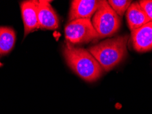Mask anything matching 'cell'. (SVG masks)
<instances>
[{"label":"cell","mask_w":152,"mask_h":114,"mask_svg":"<svg viewBox=\"0 0 152 114\" xmlns=\"http://www.w3.org/2000/svg\"><path fill=\"white\" fill-rule=\"evenodd\" d=\"M128 39L127 35L118 36L91 46L88 51L99 62L103 70L108 72L126 57Z\"/></svg>","instance_id":"7a4b0ae2"},{"label":"cell","mask_w":152,"mask_h":114,"mask_svg":"<svg viewBox=\"0 0 152 114\" xmlns=\"http://www.w3.org/2000/svg\"><path fill=\"white\" fill-rule=\"evenodd\" d=\"M2 66V64L1 63V62H0V66Z\"/></svg>","instance_id":"4fadbf2b"},{"label":"cell","mask_w":152,"mask_h":114,"mask_svg":"<svg viewBox=\"0 0 152 114\" xmlns=\"http://www.w3.org/2000/svg\"><path fill=\"white\" fill-rule=\"evenodd\" d=\"M92 24L99 38L113 36L119 30L121 21L107 1H102L100 7L93 15Z\"/></svg>","instance_id":"3957f363"},{"label":"cell","mask_w":152,"mask_h":114,"mask_svg":"<svg viewBox=\"0 0 152 114\" xmlns=\"http://www.w3.org/2000/svg\"><path fill=\"white\" fill-rule=\"evenodd\" d=\"M39 1L30 0L21 3V15L24 24V34L25 36L31 32L40 29L38 7Z\"/></svg>","instance_id":"8992f818"},{"label":"cell","mask_w":152,"mask_h":114,"mask_svg":"<svg viewBox=\"0 0 152 114\" xmlns=\"http://www.w3.org/2000/svg\"><path fill=\"white\" fill-rule=\"evenodd\" d=\"M64 33L66 41L73 44L88 43L99 38L91 19H77L69 22Z\"/></svg>","instance_id":"277c9868"},{"label":"cell","mask_w":152,"mask_h":114,"mask_svg":"<svg viewBox=\"0 0 152 114\" xmlns=\"http://www.w3.org/2000/svg\"><path fill=\"white\" fill-rule=\"evenodd\" d=\"M131 36L135 51L144 53L152 50V22L132 32Z\"/></svg>","instance_id":"52a82bcc"},{"label":"cell","mask_w":152,"mask_h":114,"mask_svg":"<svg viewBox=\"0 0 152 114\" xmlns=\"http://www.w3.org/2000/svg\"><path fill=\"white\" fill-rule=\"evenodd\" d=\"M131 2L128 0H110L108 3L118 17H122L131 5Z\"/></svg>","instance_id":"8fae6325"},{"label":"cell","mask_w":152,"mask_h":114,"mask_svg":"<svg viewBox=\"0 0 152 114\" xmlns=\"http://www.w3.org/2000/svg\"><path fill=\"white\" fill-rule=\"evenodd\" d=\"M102 1L74 0L71 1L69 15V21L77 19H91L100 7Z\"/></svg>","instance_id":"5b68a950"},{"label":"cell","mask_w":152,"mask_h":114,"mask_svg":"<svg viewBox=\"0 0 152 114\" xmlns=\"http://www.w3.org/2000/svg\"><path fill=\"white\" fill-rule=\"evenodd\" d=\"M127 22L131 32L150 22L149 17L138 2L131 4L127 10Z\"/></svg>","instance_id":"9c48e42d"},{"label":"cell","mask_w":152,"mask_h":114,"mask_svg":"<svg viewBox=\"0 0 152 114\" xmlns=\"http://www.w3.org/2000/svg\"><path fill=\"white\" fill-rule=\"evenodd\" d=\"M16 33L12 28L0 26V55H6L14 47Z\"/></svg>","instance_id":"30bf717a"},{"label":"cell","mask_w":152,"mask_h":114,"mask_svg":"<svg viewBox=\"0 0 152 114\" xmlns=\"http://www.w3.org/2000/svg\"><path fill=\"white\" fill-rule=\"evenodd\" d=\"M38 17L40 29L53 30L58 28V17L49 1H39Z\"/></svg>","instance_id":"ba28073f"},{"label":"cell","mask_w":152,"mask_h":114,"mask_svg":"<svg viewBox=\"0 0 152 114\" xmlns=\"http://www.w3.org/2000/svg\"><path fill=\"white\" fill-rule=\"evenodd\" d=\"M62 53L69 68L84 81L93 82L102 77L104 70L88 51L66 42Z\"/></svg>","instance_id":"6da1fadb"},{"label":"cell","mask_w":152,"mask_h":114,"mask_svg":"<svg viewBox=\"0 0 152 114\" xmlns=\"http://www.w3.org/2000/svg\"><path fill=\"white\" fill-rule=\"evenodd\" d=\"M139 4L152 22V0H142L139 1Z\"/></svg>","instance_id":"7c38bea8"}]
</instances>
